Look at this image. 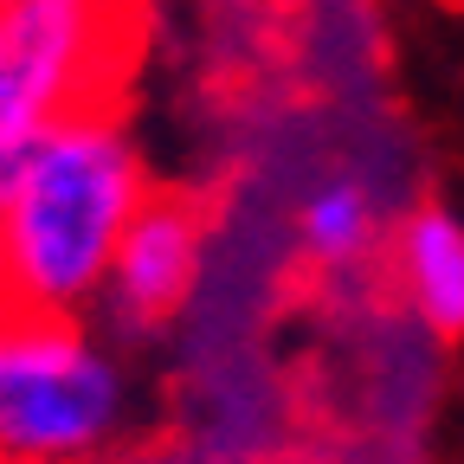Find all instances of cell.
<instances>
[{"instance_id":"cell-7","label":"cell","mask_w":464,"mask_h":464,"mask_svg":"<svg viewBox=\"0 0 464 464\" xmlns=\"http://www.w3.org/2000/svg\"><path fill=\"white\" fill-rule=\"evenodd\" d=\"M26 149H33V136H7V130H0V207L14 200L20 174H26Z\"/></svg>"},{"instance_id":"cell-8","label":"cell","mask_w":464,"mask_h":464,"mask_svg":"<svg viewBox=\"0 0 464 464\" xmlns=\"http://www.w3.org/2000/svg\"><path fill=\"white\" fill-rule=\"evenodd\" d=\"M97 464H188V458H174V451H130V458H97Z\"/></svg>"},{"instance_id":"cell-5","label":"cell","mask_w":464,"mask_h":464,"mask_svg":"<svg viewBox=\"0 0 464 464\" xmlns=\"http://www.w3.org/2000/svg\"><path fill=\"white\" fill-rule=\"evenodd\" d=\"M393 284L439 342L464 335V219L451 207H413L393 226Z\"/></svg>"},{"instance_id":"cell-3","label":"cell","mask_w":464,"mask_h":464,"mask_svg":"<svg viewBox=\"0 0 464 464\" xmlns=\"http://www.w3.org/2000/svg\"><path fill=\"white\" fill-rule=\"evenodd\" d=\"M130 45L123 0H20L0 14V130L39 136L52 116L103 103Z\"/></svg>"},{"instance_id":"cell-6","label":"cell","mask_w":464,"mask_h":464,"mask_svg":"<svg viewBox=\"0 0 464 464\" xmlns=\"http://www.w3.org/2000/svg\"><path fill=\"white\" fill-rule=\"evenodd\" d=\"M297 246L310 265L323 271H348L362 265L374 246H381V207H374V188L355 181V174H329L316 181L297 207Z\"/></svg>"},{"instance_id":"cell-4","label":"cell","mask_w":464,"mask_h":464,"mask_svg":"<svg viewBox=\"0 0 464 464\" xmlns=\"http://www.w3.org/2000/svg\"><path fill=\"white\" fill-rule=\"evenodd\" d=\"M200 265H207L200 207L181 194H149L136 219L123 226V239H116V258L103 271V290L91 310H103L116 335H149L188 304Z\"/></svg>"},{"instance_id":"cell-2","label":"cell","mask_w":464,"mask_h":464,"mask_svg":"<svg viewBox=\"0 0 464 464\" xmlns=\"http://www.w3.org/2000/svg\"><path fill=\"white\" fill-rule=\"evenodd\" d=\"M123 406V368L78 316L0 310V464H97Z\"/></svg>"},{"instance_id":"cell-9","label":"cell","mask_w":464,"mask_h":464,"mask_svg":"<svg viewBox=\"0 0 464 464\" xmlns=\"http://www.w3.org/2000/svg\"><path fill=\"white\" fill-rule=\"evenodd\" d=\"M0 310H14V277H7V252H0Z\"/></svg>"},{"instance_id":"cell-11","label":"cell","mask_w":464,"mask_h":464,"mask_svg":"<svg viewBox=\"0 0 464 464\" xmlns=\"http://www.w3.org/2000/svg\"><path fill=\"white\" fill-rule=\"evenodd\" d=\"M445 7H464V0H445Z\"/></svg>"},{"instance_id":"cell-10","label":"cell","mask_w":464,"mask_h":464,"mask_svg":"<svg viewBox=\"0 0 464 464\" xmlns=\"http://www.w3.org/2000/svg\"><path fill=\"white\" fill-rule=\"evenodd\" d=\"M7 7H20V0H0V14H7Z\"/></svg>"},{"instance_id":"cell-1","label":"cell","mask_w":464,"mask_h":464,"mask_svg":"<svg viewBox=\"0 0 464 464\" xmlns=\"http://www.w3.org/2000/svg\"><path fill=\"white\" fill-rule=\"evenodd\" d=\"M142 200H149L142 155L130 130L110 116V103L52 116L26 149L14 200L0 207V252H7L14 304L84 316Z\"/></svg>"}]
</instances>
